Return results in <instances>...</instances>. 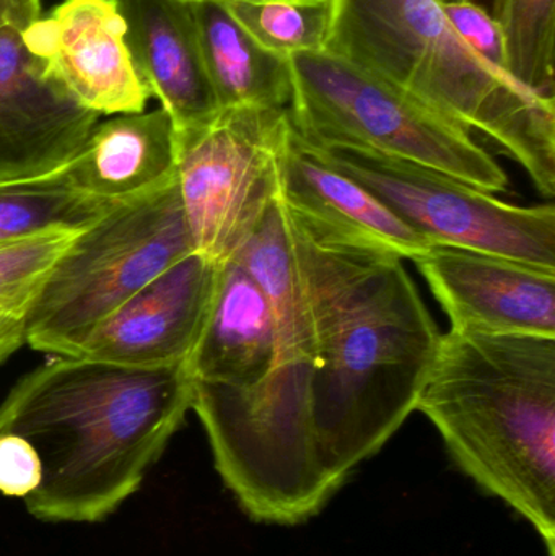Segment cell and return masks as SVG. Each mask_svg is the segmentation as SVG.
<instances>
[{"mask_svg":"<svg viewBox=\"0 0 555 556\" xmlns=\"http://www.w3.org/2000/svg\"><path fill=\"white\" fill-rule=\"evenodd\" d=\"M280 205L315 333L316 447L341 490L416 410L442 333L403 260Z\"/></svg>","mask_w":555,"mask_h":556,"instance_id":"6da1fadb","label":"cell"},{"mask_svg":"<svg viewBox=\"0 0 555 556\" xmlns=\"http://www.w3.org/2000/svg\"><path fill=\"white\" fill-rule=\"evenodd\" d=\"M188 362L126 368L58 355L23 376L0 404V433L25 438L42 482L23 500L51 525H94L139 492L192 408Z\"/></svg>","mask_w":555,"mask_h":556,"instance_id":"7a4b0ae2","label":"cell"},{"mask_svg":"<svg viewBox=\"0 0 555 556\" xmlns=\"http://www.w3.org/2000/svg\"><path fill=\"white\" fill-rule=\"evenodd\" d=\"M260 281L276 314L273 368L248 389L195 381L192 408L215 470L241 511L263 525L297 526L339 492L323 469L312 417L316 350L280 199L235 254Z\"/></svg>","mask_w":555,"mask_h":556,"instance_id":"3957f363","label":"cell"},{"mask_svg":"<svg viewBox=\"0 0 555 556\" xmlns=\"http://www.w3.org/2000/svg\"><path fill=\"white\" fill-rule=\"evenodd\" d=\"M416 410L453 464L530 522L555 556V337L450 329Z\"/></svg>","mask_w":555,"mask_h":556,"instance_id":"277c9868","label":"cell"},{"mask_svg":"<svg viewBox=\"0 0 555 556\" xmlns=\"http://www.w3.org/2000/svg\"><path fill=\"white\" fill-rule=\"evenodd\" d=\"M325 51L416 94L504 147L555 194V101L531 93L456 35L440 0H332Z\"/></svg>","mask_w":555,"mask_h":556,"instance_id":"5b68a950","label":"cell"},{"mask_svg":"<svg viewBox=\"0 0 555 556\" xmlns=\"http://www.w3.org/2000/svg\"><path fill=\"white\" fill-rule=\"evenodd\" d=\"M192 253L176 181L110 205L75 235L29 298L25 343L52 356L74 355L121 304Z\"/></svg>","mask_w":555,"mask_h":556,"instance_id":"8992f818","label":"cell"},{"mask_svg":"<svg viewBox=\"0 0 555 556\" xmlns=\"http://www.w3.org/2000/svg\"><path fill=\"white\" fill-rule=\"evenodd\" d=\"M289 114L319 149H365L420 163L481 191L508 179L471 132L416 94L328 51L290 58Z\"/></svg>","mask_w":555,"mask_h":556,"instance_id":"52a82bcc","label":"cell"},{"mask_svg":"<svg viewBox=\"0 0 555 556\" xmlns=\"http://www.w3.org/2000/svg\"><path fill=\"white\" fill-rule=\"evenodd\" d=\"M176 130V188L195 253L222 264L279 198L293 132L289 110L218 108Z\"/></svg>","mask_w":555,"mask_h":556,"instance_id":"ba28073f","label":"cell"},{"mask_svg":"<svg viewBox=\"0 0 555 556\" xmlns=\"http://www.w3.org/2000/svg\"><path fill=\"white\" fill-rule=\"evenodd\" d=\"M315 149L436 247L481 251L555 270L553 204H507L455 176L371 150Z\"/></svg>","mask_w":555,"mask_h":556,"instance_id":"9c48e42d","label":"cell"},{"mask_svg":"<svg viewBox=\"0 0 555 556\" xmlns=\"http://www.w3.org/2000/svg\"><path fill=\"white\" fill-rule=\"evenodd\" d=\"M64 90L98 116L142 113L152 93L126 42L114 0H64L22 31Z\"/></svg>","mask_w":555,"mask_h":556,"instance_id":"30bf717a","label":"cell"},{"mask_svg":"<svg viewBox=\"0 0 555 556\" xmlns=\"http://www.w3.org/2000/svg\"><path fill=\"white\" fill-rule=\"evenodd\" d=\"M100 123L26 48L22 31H0V182L62 172Z\"/></svg>","mask_w":555,"mask_h":556,"instance_id":"8fae6325","label":"cell"},{"mask_svg":"<svg viewBox=\"0 0 555 556\" xmlns=\"http://www.w3.org/2000/svg\"><path fill=\"white\" fill-rule=\"evenodd\" d=\"M416 264L453 330L555 337V270L452 247Z\"/></svg>","mask_w":555,"mask_h":556,"instance_id":"7c38bea8","label":"cell"},{"mask_svg":"<svg viewBox=\"0 0 555 556\" xmlns=\"http://www.w3.org/2000/svg\"><path fill=\"white\" fill-rule=\"evenodd\" d=\"M217 273L218 264L189 254L121 304L74 356L140 369L188 362L211 307Z\"/></svg>","mask_w":555,"mask_h":556,"instance_id":"4fadbf2b","label":"cell"},{"mask_svg":"<svg viewBox=\"0 0 555 556\" xmlns=\"http://www.w3.org/2000/svg\"><path fill=\"white\" fill-rule=\"evenodd\" d=\"M134 65L175 129L218 110L205 74L189 0H114Z\"/></svg>","mask_w":555,"mask_h":556,"instance_id":"5bb4252c","label":"cell"},{"mask_svg":"<svg viewBox=\"0 0 555 556\" xmlns=\"http://www.w3.org/2000/svg\"><path fill=\"white\" fill-rule=\"evenodd\" d=\"M276 314L266 291L238 257L218 264L214 296L188 365L195 381L248 389L276 359Z\"/></svg>","mask_w":555,"mask_h":556,"instance_id":"9a60e30c","label":"cell"},{"mask_svg":"<svg viewBox=\"0 0 555 556\" xmlns=\"http://www.w3.org/2000/svg\"><path fill=\"white\" fill-rule=\"evenodd\" d=\"M64 178L81 194L114 205L176 181V130L162 108L98 123Z\"/></svg>","mask_w":555,"mask_h":556,"instance_id":"2e32d148","label":"cell"},{"mask_svg":"<svg viewBox=\"0 0 555 556\" xmlns=\"http://www.w3.org/2000/svg\"><path fill=\"white\" fill-rule=\"evenodd\" d=\"M279 195L295 211L400 260L416 263L436 247L364 186L329 165L295 127L283 156Z\"/></svg>","mask_w":555,"mask_h":556,"instance_id":"e0dca14e","label":"cell"},{"mask_svg":"<svg viewBox=\"0 0 555 556\" xmlns=\"http://www.w3.org/2000/svg\"><path fill=\"white\" fill-rule=\"evenodd\" d=\"M189 5L218 108H289L290 59L263 48L222 0H189Z\"/></svg>","mask_w":555,"mask_h":556,"instance_id":"ac0fdd59","label":"cell"},{"mask_svg":"<svg viewBox=\"0 0 555 556\" xmlns=\"http://www.w3.org/2000/svg\"><path fill=\"white\" fill-rule=\"evenodd\" d=\"M110 205L78 192L62 172L0 182V247L55 230H81Z\"/></svg>","mask_w":555,"mask_h":556,"instance_id":"d6986e66","label":"cell"},{"mask_svg":"<svg viewBox=\"0 0 555 556\" xmlns=\"http://www.w3.org/2000/svg\"><path fill=\"white\" fill-rule=\"evenodd\" d=\"M508 74L525 88L555 101V0H492Z\"/></svg>","mask_w":555,"mask_h":556,"instance_id":"ffe728a7","label":"cell"},{"mask_svg":"<svg viewBox=\"0 0 555 556\" xmlns=\"http://www.w3.org/2000/svg\"><path fill=\"white\" fill-rule=\"evenodd\" d=\"M237 22L270 52L292 58L325 51L332 0H222Z\"/></svg>","mask_w":555,"mask_h":556,"instance_id":"44dd1931","label":"cell"},{"mask_svg":"<svg viewBox=\"0 0 555 556\" xmlns=\"http://www.w3.org/2000/svg\"><path fill=\"white\" fill-rule=\"evenodd\" d=\"M78 231H49L0 247V304L26 306L52 264Z\"/></svg>","mask_w":555,"mask_h":556,"instance_id":"7402d4cb","label":"cell"},{"mask_svg":"<svg viewBox=\"0 0 555 556\" xmlns=\"http://www.w3.org/2000/svg\"><path fill=\"white\" fill-rule=\"evenodd\" d=\"M440 3L450 25L466 46L492 67L508 74L504 35L491 13L476 0Z\"/></svg>","mask_w":555,"mask_h":556,"instance_id":"603a6c76","label":"cell"},{"mask_svg":"<svg viewBox=\"0 0 555 556\" xmlns=\"http://www.w3.org/2000/svg\"><path fill=\"white\" fill-rule=\"evenodd\" d=\"M41 482L42 464L35 447L18 434L0 433V493L25 500Z\"/></svg>","mask_w":555,"mask_h":556,"instance_id":"cb8c5ba5","label":"cell"},{"mask_svg":"<svg viewBox=\"0 0 555 556\" xmlns=\"http://www.w3.org/2000/svg\"><path fill=\"white\" fill-rule=\"evenodd\" d=\"M26 306L7 307L0 311V363L25 343L23 314Z\"/></svg>","mask_w":555,"mask_h":556,"instance_id":"d4e9b609","label":"cell"},{"mask_svg":"<svg viewBox=\"0 0 555 556\" xmlns=\"http://www.w3.org/2000/svg\"><path fill=\"white\" fill-rule=\"evenodd\" d=\"M41 16V0H0V31L28 28Z\"/></svg>","mask_w":555,"mask_h":556,"instance_id":"484cf974","label":"cell"},{"mask_svg":"<svg viewBox=\"0 0 555 556\" xmlns=\"http://www.w3.org/2000/svg\"><path fill=\"white\" fill-rule=\"evenodd\" d=\"M440 2H458V0H440Z\"/></svg>","mask_w":555,"mask_h":556,"instance_id":"4316f807","label":"cell"},{"mask_svg":"<svg viewBox=\"0 0 555 556\" xmlns=\"http://www.w3.org/2000/svg\"><path fill=\"white\" fill-rule=\"evenodd\" d=\"M7 307H16V306H2V304H0V311L7 309Z\"/></svg>","mask_w":555,"mask_h":556,"instance_id":"83f0119b","label":"cell"}]
</instances>
